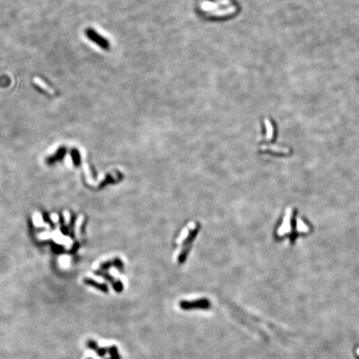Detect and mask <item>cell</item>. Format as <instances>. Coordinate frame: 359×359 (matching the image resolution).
Returning <instances> with one entry per match:
<instances>
[{"label": "cell", "mask_w": 359, "mask_h": 359, "mask_svg": "<svg viewBox=\"0 0 359 359\" xmlns=\"http://www.w3.org/2000/svg\"><path fill=\"white\" fill-rule=\"evenodd\" d=\"M180 307L184 310H190V309H195V308H201V309H208L210 307V301L203 298L201 300L194 301V302H187V301H182L180 303Z\"/></svg>", "instance_id": "cell-1"}, {"label": "cell", "mask_w": 359, "mask_h": 359, "mask_svg": "<svg viewBox=\"0 0 359 359\" xmlns=\"http://www.w3.org/2000/svg\"><path fill=\"white\" fill-rule=\"evenodd\" d=\"M86 34L88 37V38L91 39L92 42L95 43H97V45H99L101 48L105 49V50H108L110 48V43L107 41V39L104 38L102 36H101L100 34H98L95 30L91 29V28H88L86 31Z\"/></svg>", "instance_id": "cell-2"}, {"label": "cell", "mask_w": 359, "mask_h": 359, "mask_svg": "<svg viewBox=\"0 0 359 359\" xmlns=\"http://www.w3.org/2000/svg\"><path fill=\"white\" fill-rule=\"evenodd\" d=\"M33 82L35 83L37 86H38L39 88H41L42 90H44L47 91L48 93L51 94V95H54L55 94V91L54 89H52V88H50L48 85L46 84L44 81H42V79H40L38 78H35L33 79Z\"/></svg>", "instance_id": "cell-3"}, {"label": "cell", "mask_w": 359, "mask_h": 359, "mask_svg": "<svg viewBox=\"0 0 359 359\" xmlns=\"http://www.w3.org/2000/svg\"><path fill=\"white\" fill-rule=\"evenodd\" d=\"M265 125L267 129H268V136H267V138L269 140L272 139L273 136H274V126H273V124L270 122V121H269V119H266Z\"/></svg>", "instance_id": "cell-4"}, {"label": "cell", "mask_w": 359, "mask_h": 359, "mask_svg": "<svg viewBox=\"0 0 359 359\" xmlns=\"http://www.w3.org/2000/svg\"><path fill=\"white\" fill-rule=\"evenodd\" d=\"M107 352L110 353V355L111 356V358H113V359H120L121 358V357H120L119 354H118L117 348L115 346H111V347H108V348H107Z\"/></svg>", "instance_id": "cell-5"}, {"label": "cell", "mask_w": 359, "mask_h": 359, "mask_svg": "<svg viewBox=\"0 0 359 359\" xmlns=\"http://www.w3.org/2000/svg\"><path fill=\"white\" fill-rule=\"evenodd\" d=\"M87 347H88L89 349L93 350V351H97L98 349V344L96 341H94L92 339H88L86 343Z\"/></svg>", "instance_id": "cell-6"}, {"label": "cell", "mask_w": 359, "mask_h": 359, "mask_svg": "<svg viewBox=\"0 0 359 359\" xmlns=\"http://www.w3.org/2000/svg\"><path fill=\"white\" fill-rule=\"evenodd\" d=\"M97 352V355L98 357H103L106 354H107V348H105V347H98V349L96 351Z\"/></svg>", "instance_id": "cell-7"}, {"label": "cell", "mask_w": 359, "mask_h": 359, "mask_svg": "<svg viewBox=\"0 0 359 359\" xmlns=\"http://www.w3.org/2000/svg\"><path fill=\"white\" fill-rule=\"evenodd\" d=\"M87 359H92V358H91V357H88V358H87Z\"/></svg>", "instance_id": "cell-8"}, {"label": "cell", "mask_w": 359, "mask_h": 359, "mask_svg": "<svg viewBox=\"0 0 359 359\" xmlns=\"http://www.w3.org/2000/svg\"><path fill=\"white\" fill-rule=\"evenodd\" d=\"M109 359H113V358H109Z\"/></svg>", "instance_id": "cell-9"}]
</instances>
